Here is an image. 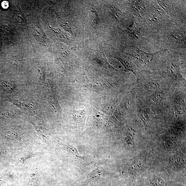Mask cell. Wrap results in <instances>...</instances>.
<instances>
[{
    "mask_svg": "<svg viewBox=\"0 0 186 186\" xmlns=\"http://www.w3.org/2000/svg\"><path fill=\"white\" fill-rule=\"evenodd\" d=\"M163 51H160L155 53H148L140 50L137 46L133 45L130 47L129 54L142 63L146 65L151 63L155 55Z\"/></svg>",
    "mask_w": 186,
    "mask_h": 186,
    "instance_id": "6da1fadb",
    "label": "cell"
},
{
    "mask_svg": "<svg viewBox=\"0 0 186 186\" xmlns=\"http://www.w3.org/2000/svg\"><path fill=\"white\" fill-rule=\"evenodd\" d=\"M103 175L102 171L97 168L88 175L86 180L81 186H87L98 183L102 179Z\"/></svg>",
    "mask_w": 186,
    "mask_h": 186,
    "instance_id": "7a4b0ae2",
    "label": "cell"
},
{
    "mask_svg": "<svg viewBox=\"0 0 186 186\" xmlns=\"http://www.w3.org/2000/svg\"><path fill=\"white\" fill-rule=\"evenodd\" d=\"M166 72L168 76L175 80H179L182 78L179 68L177 65L172 63L167 67Z\"/></svg>",
    "mask_w": 186,
    "mask_h": 186,
    "instance_id": "3957f363",
    "label": "cell"
},
{
    "mask_svg": "<svg viewBox=\"0 0 186 186\" xmlns=\"http://www.w3.org/2000/svg\"><path fill=\"white\" fill-rule=\"evenodd\" d=\"M95 59L97 63L104 68L114 69L108 63L103 52H98L95 56Z\"/></svg>",
    "mask_w": 186,
    "mask_h": 186,
    "instance_id": "277c9868",
    "label": "cell"
},
{
    "mask_svg": "<svg viewBox=\"0 0 186 186\" xmlns=\"http://www.w3.org/2000/svg\"><path fill=\"white\" fill-rule=\"evenodd\" d=\"M112 57L119 60L121 63L123 64L125 68V72H132L135 75H136V74L134 72V70L133 66H132L131 63L126 57L120 55H116L112 56Z\"/></svg>",
    "mask_w": 186,
    "mask_h": 186,
    "instance_id": "5b68a950",
    "label": "cell"
},
{
    "mask_svg": "<svg viewBox=\"0 0 186 186\" xmlns=\"http://www.w3.org/2000/svg\"><path fill=\"white\" fill-rule=\"evenodd\" d=\"M172 167L175 169L180 170L183 168L185 161L182 157L177 155L172 157L171 159Z\"/></svg>",
    "mask_w": 186,
    "mask_h": 186,
    "instance_id": "8992f818",
    "label": "cell"
},
{
    "mask_svg": "<svg viewBox=\"0 0 186 186\" xmlns=\"http://www.w3.org/2000/svg\"><path fill=\"white\" fill-rule=\"evenodd\" d=\"M3 134L4 137L12 140L20 141L22 138L19 134L13 131L5 130L3 132Z\"/></svg>",
    "mask_w": 186,
    "mask_h": 186,
    "instance_id": "52a82bcc",
    "label": "cell"
},
{
    "mask_svg": "<svg viewBox=\"0 0 186 186\" xmlns=\"http://www.w3.org/2000/svg\"><path fill=\"white\" fill-rule=\"evenodd\" d=\"M130 6L133 12L139 14L145 8V6L143 4L139 1H132Z\"/></svg>",
    "mask_w": 186,
    "mask_h": 186,
    "instance_id": "ba28073f",
    "label": "cell"
},
{
    "mask_svg": "<svg viewBox=\"0 0 186 186\" xmlns=\"http://www.w3.org/2000/svg\"><path fill=\"white\" fill-rule=\"evenodd\" d=\"M111 14L116 20L120 19L122 18L123 13L120 9L113 5L110 6Z\"/></svg>",
    "mask_w": 186,
    "mask_h": 186,
    "instance_id": "9c48e42d",
    "label": "cell"
},
{
    "mask_svg": "<svg viewBox=\"0 0 186 186\" xmlns=\"http://www.w3.org/2000/svg\"><path fill=\"white\" fill-rule=\"evenodd\" d=\"M91 12L92 25L93 27H96L98 25L100 21L99 13L96 9L93 7L91 8Z\"/></svg>",
    "mask_w": 186,
    "mask_h": 186,
    "instance_id": "30bf717a",
    "label": "cell"
},
{
    "mask_svg": "<svg viewBox=\"0 0 186 186\" xmlns=\"http://www.w3.org/2000/svg\"><path fill=\"white\" fill-rule=\"evenodd\" d=\"M67 149L68 153L74 158L78 159L82 158V157L79 154L76 148L72 145H68V146H67Z\"/></svg>",
    "mask_w": 186,
    "mask_h": 186,
    "instance_id": "8fae6325",
    "label": "cell"
},
{
    "mask_svg": "<svg viewBox=\"0 0 186 186\" xmlns=\"http://www.w3.org/2000/svg\"><path fill=\"white\" fill-rule=\"evenodd\" d=\"M164 96V94L163 92L157 91L153 93L151 98L152 100L157 103L163 99Z\"/></svg>",
    "mask_w": 186,
    "mask_h": 186,
    "instance_id": "7c38bea8",
    "label": "cell"
},
{
    "mask_svg": "<svg viewBox=\"0 0 186 186\" xmlns=\"http://www.w3.org/2000/svg\"><path fill=\"white\" fill-rule=\"evenodd\" d=\"M144 165V162L143 160L137 159L135 160L131 165V168L133 170H138L141 169Z\"/></svg>",
    "mask_w": 186,
    "mask_h": 186,
    "instance_id": "4fadbf2b",
    "label": "cell"
},
{
    "mask_svg": "<svg viewBox=\"0 0 186 186\" xmlns=\"http://www.w3.org/2000/svg\"><path fill=\"white\" fill-rule=\"evenodd\" d=\"M35 127L40 139L44 142V143H47V141H48V138L47 137L46 135V134L44 131L39 127L35 126Z\"/></svg>",
    "mask_w": 186,
    "mask_h": 186,
    "instance_id": "5bb4252c",
    "label": "cell"
},
{
    "mask_svg": "<svg viewBox=\"0 0 186 186\" xmlns=\"http://www.w3.org/2000/svg\"><path fill=\"white\" fill-rule=\"evenodd\" d=\"M151 183L153 186H164V182L160 178L154 177L152 179Z\"/></svg>",
    "mask_w": 186,
    "mask_h": 186,
    "instance_id": "9a60e30c",
    "label": "cell"
},
{
    "mask_svg": "<svg viewBox=\"0 0 186 186\" xmlns=\"http://www.w3.org/2000/svg\"><path fill=\"white\" fill-rule=\"evenodd\" d=\"M136 129L134 128H129L128 130L126 139L133 141L132 140L136 137Z\"/></svg>",
    "mask_w": 186,
    "mask_h": 186,
    "instance_id": "2e32d148",
    "label": "cell"
},
{
    "mask_svg": "<svg viewBox=\"0 0 186 186\" xmlns=\"http://www.w3.org/2000/svg\"><path fill=\"white\" fill-rule=\"evenodd\" d=\"M160 87L159 84L157 82H151L148 83L146 84V88L149 90L154 91L156 90L159 87Z\"/></svg>",
    "mask_w": 186,
    "mask_h": 186,
    "instance_id": "e0dca14e",
    "label": "cell"
},
{
    "mask_svg": "<svg viewBox=\"0 0 186 186\" xmlns=\"http://www.w3.org/2000/svg\"><path fill=\"white\" fill-rule=\"evenodd\" d=\"M38 177L35 173H32L29 179V184L31 186H37L38 185Z\"/></svg>",
    "mask_w": 186,
    "mask_h": 186,
    "instance_id": "ac0fdd59",
    "label": "cell"
},
{
    "mask_svg": "<svg viewBox=\"0 0 186 186\" xmlns=\"http://www.w3.org/2000/svg\"><path fill=\"white\" fill-rule=\"evenodd\" d=\"M175 39V40L178 42H182L184 40V37L183 34L180 33H175L172 36Z\"/></svg>",
    "mask_w": 186,
    "mask_h": 186,
    "instance_id": "d6986e66",
    "label": "cell"
},
{
    "mask_svg": "<svg viewBox=\"0 0 186 186\" xmlns=\"http://www.w3.org/2000/svg\"><path fill=\"white\" fill-rule=\"evenodd\" d=\"M74 116H75L77 120L80 121H82L84 119V115H83L82 111H76V112L74 113Z\"/></svg>",
    "mask_w": 186,
    "mask_h": 186,
    "instance_id": "ffe728a7",
    "label": "cell"
},
{
    "mask_svg": "<svg viewBox=\"0 0 186 186\" xmlns=\"http://www.w3.org/2000/svg\"><path fill=\"white\" fill-rule=\"evenodd\" d=\"M128 31L130 33L133 34L135 36L138 34V30H137L136 27L134 26H133L130 27L129 29H128Z\"/></svg>",
    "mask_w": 186,
    "mask_h": 186,
    "instance_id": "44dd1931",
    "label": "cell"
},
{
    "mask_svg": "<svg viewBox=\"0 0 186 186\" xmlns=\"http://www.w3.org/2000/svg\"><path fill=\"white\" fill-rule=\"evenodd\" d=\"M2 5L3 8H8L9 6L8 3L7 1L3 2L2 3Z\"/></svg>",
    "mask_w": 186,
    "mask_h": 186,
    "instance_id": "7402d4cb",
    "label": "cell"
}]
</instances>
